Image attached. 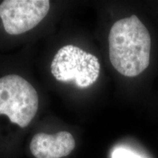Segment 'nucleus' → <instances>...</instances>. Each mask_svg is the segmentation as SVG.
<instances>
[{"mask_svg": "<svg viewBox=\"0 0 158 158\" xmlns=\"http://www.w3.org/2000/svg\"><path fill=\"white\" fill-rule=\"evenodd\" d=\"M111 158H143L141 156L137 155L131 150L118 148L114 149L111 154Z\"/></svg>", "mask_w": 158, "mask_h": 158, "instance_id": "423d86ee", "label": "nucleus"}, {"mask_svg": "<svg viewBox=\"0 0 158 158\" xmlns=\"http://www.w3.org/2000/svg\"><path fill=\"white\" fill-rule=\"evenodd\" d=\"M49 9L48 0H5L0 4V18L6 32L19 35L38 25Z\"/></svg>", "mask_w": 158, "mask_h": 158, "instance_id": "20e7f679", "label": "nucleus"}, {"mask_svg": "<svg viewBox=\"0 0 158 158\" xmlns=\"http://www.w3.org/2000/svg\"><path fill=\"white\" fill-rule=\"evenodd\" d=\"M51 71L58 81L73 82L78 88L84 89L98 80L100 64L94 55L75 45H67L57 51Z\"/></svg>", "mask_w": 158, "mask_h": 158, "instance_id": "7ed1b4c3", "label": "nucleus"}, {"mask_svg": "<svg viewBox=\"0 0 158 158\" xmlns=\"http://www.w3.org/2000/svg\"><path fill=\"white\" fill-rule=\"evenodd\" d=\"M108 43L110 61L120 74L135 77L148 68L151 37L147 27L135 15L114 23Z\"/></svg>", "mask_w": 158, "mask_h": 158, "instance_id": "f257e3e1", "label": "nucleus"}, {"mask_svg": "<svg viewBox=\"0 0 158 158\" xmlns=\"http://www.w3.org/2000/svg\"><path fill=\"white\" fill-rule=\"evenodd\" d=\"M38 107L37 91L26 79L15 74L0 78V115L24 128L35 118Z\"/></svg>", "mask_w": 158, "mask_h": 158, "instance_id": "f03ea898", "label": "nucleus"}, {"mask_svg": "<svg viewBox=\"0 0 158 158\" xmlns=\"http://www.w3.org/2000/svg\"><path fill=\"white\" fill-rule=\"evenodd\" d=\"M76 147L72 134L60 131L55 134L37 133L30 142V151L35 158H61L66 157Z\"/></svg>", "mask_w": 158, "mask_h": 158, "instance_id": "39448f33", "label": "nucleus"}]
</instances>
